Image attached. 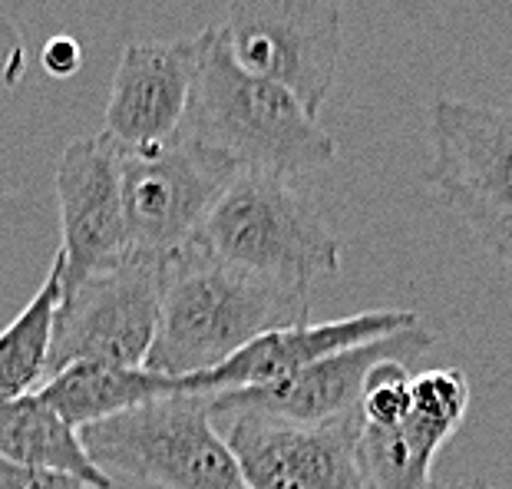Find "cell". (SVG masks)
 I'll return each instance as SVG.
<instances>
[{"mask_svg":"<svg viewBox=\"0 0 512 489\" xmlns=\"http://www.w3.org/2000/svg\"><path fill=\"white\" fill-rule=\"evenodd\" d=\"M470 407V380L460 367H430L410 377V410L397 427L361 423L357 460L367 489H433V460L460 430Z\"/></svg>","mask_w":512,"mask_h":489,"instance_id":"obj_13","label":"cell"},{"mask_svg":"<svg viewBox=\"0 0 512 489\" xmlns=\"http://www.w3.org/2000/svg\"><path fill=\"white\" fill-rule=\"evenodd\" d=\"M238 172L242 169L222 152L189 139H172L146 152H119V202L129 255L166 258L192 245Z\"/></svg>","mask_w":512,"mask_h":489,"instance_id":"obj_7","label":"cell"},{"mask_svg":"<svg viewBox=\"0 0 512 489\" xmlns=\"http://www.w3.org/2000/svg\"><path fill=\"white\" fill-rule=\"evenodd\" d=\"M427 186L476 232L499 265L512 258V116L503 106H430Z\"/></svg>","mask_w":512,"mask_h":489,"instance_id":"obj_5","label":"cell"},{"mask_svg":"<svg viewBox=\"0 0 512 489\" xmlns=\"http://www.w3.org/2000/svg\"><path fill=\"white\" fill-rule=\"evenodd\" d=\"M308 311L304 291L185 245L162 258L159 328L143 367L169 377L212 371L265 331L308 321Z\"/></svg>","mask_w":512,"mask_h":489,"instance_id":"obj_1","label":"cell"},{"mask_svg":"<svg viewBox=\"0 0 512 489\" xmlns=\"http://www.w3.org/2000/svg\"><path fill=\"white\" fill-rule=\"evenodd\" d=\"M450 489H473V486H466V483H456V486H450Z\"/></svg>","mask_w":512,"mask_h":489,"instance_id":"obj_21","label":"cell"},{"mask_svg":"<svg viewBox=\"0 0 512 489\" xmlns=\"http://www.w3.org/2000/svg\"><path fill=\"white\" fill-rule=\"evenodd\" d=\"M344 0H232L219 27L242 70L288 90L318 119L341 63Z\"/></svg>","mask_w":512,"mask_h":489,"instance_id":"obj_6","label":"cell"},{"mask_svg":"<svg viewBox=\"0 0 512 489\" xmlns=\"http://www.w3.org/2000/svg\"><path fill=\"white\" fill-rule=\"evenodd\" d=\"M0 456L34 470L63 473L90 489H113V480L86 456L80 430L63 423L37 394L0 404Z\"/></svg>","mask_w":512,"mask_h":489,"instance_id":"obj_16","label":"cell"},{"mask_svg":"<svg viewBox=\"0 0 512 489\" xmlns=\"http://www.w3.org/2000/svg\"><path fill=\"white\" fill-rule=\"evenodd\" d=\"M433 347V334L427 328L410 324L387 338L344 347L331 357H321L301 371H294L281 380L245 390H225V394H205L212 420L228 414H252L281 423H331L361 414V390L370 374V367L380 361H417Z\"/></svg>","mask_w":512,"mask_h":489,"instance_id":"obj_9","label":"cell"},{"mask_svg":"<svg viewBox=\"0 0 512 489\" xmlns=\"http://www.w3.org/2000/svg\"><path fill=\"white\" fill-rule=\"evenodd\" d=\"M60 295H63V262L57 252L47 278L37 288V295L0 331V404L37 394L40 384L47 380L53 314H57Z\"/></svg>","mask_w":512,"mask_h":489,"instance_id":"obj_17","label":"cell"},{"mask_svg":"<svg viewBox=\"0 0 512 489\" xmlns=\"http://www.w3.org/2000/svg\"><path fill=\"white\" fill-rule=\"evenodd\" d=\"M410 371L403 361H380L370 367L361 390V423L374 430L397 427L410 410Z\"/></svg>","mask_w":512,"mask_h":489,"instance_id":"obj_18","label":"cell"},{"mask_svg":"<svg viewBox=\"0 0 512 489\" xmlns=\"http://www.w3.org/2000/svg\"><path fill=\"white\" fill-rule=\"evenodd\" d=\"M410 324H417V314L403 308L361 311L324 324H288V328L265 331L212 371L179 377V390L182 394H225V390L261 387L301 371V367L321 361V357L344 351V347L387 338V334H397Z\"/></svg>","mask_w":512,"mask_h":489,"instance_id":"obj_14","label":"cell"},{"mask_svg":"<svg viewBox=\"0 0 512 489\" xmlns=\"http://www.w3.org/2000/svg\"><path fill=\"white\" fill-rule=\"evenodd\" d=\"M195 67L199 37L126 43L106 100L103 136L119 152H146L179 139Z\"/></svg>","mask_w":512,"mask_h":489,"instance_id":"obj_12","label":"cell"},{"mask_svg":"<svg viewBox=\"0 0 512 489\" xmlns=\"http://www.w3.org/2000/svg\"><path fill=\"white\" fill-rule=\"evenodd\" d=\"M182 394L179 377L152 374L146 367H116L100 361H80L47 377L37 390V397L60 414L73 430H83L90 423L116 417L123 410H133L146 400Z\"/></svg>","mask_w":512,"mask_h":489,"instance_id":"obj_15","label":"cell"},{"mask_svg":"<svg viewBox=\"0 0 512 489\" xmlns=\"http://www.w3.org/2000/svg\"><path fill=\"white\" fill-rule=\"evenodd\" d=\"M83 67V47L70 34H57L43 47V70L57 80H67Z\"/></svg>","mask_w":512,"mask_h":489,"instance_id":"obj_20","label":"cell"},{"mask_svg":"<svg viewBox=\"0 0 512 489\" xmlns=\"http://www.w3.org/2000/svg\"><path fill=\"white\" fill-rule=\"evenodd\" d=\"M192 245L304 295L341 271V242L328 222L308 195L275 172H238Z\"/></svg>","mask_w":512,"mask_h":489,"instance_id":"obj_3","label":"cell"},{"mask_svg":"<svg viewBox=\"0 0 512 489\" xmlns=\"http://www.w3.org/2000/svg\"><path fill=\"white\" fill-rule=\"evenodd\" d=\"M179 139L222 152L238 169L275 172L291 182L328 166L337 152L288 90L238 67L219 27L199 34V67Z\"/></svg>","mask_w":512,"mask_h":489,"instance_id":"obj_2","label":"cell"},{"mask_svg":"<svg viewBox=\"0 0 512 489\" xmlns=\"http://www.w3.org/2000/svg\"><path fill=\"white\" fill-rule=\"evenodd\" d=\"M86 456L110 476L159 489H245L205 394H172L80 430Z\"/></svg>","mask_w":512,"mask_h":489,"instance_id":"obj_4","label":"cell"},{"mask_svg":"<svg viewBox=\"0 0 512 489\" xmlns=\"http://www.w3.org/2000/svg\"><path fill=\"white\" fill-rule=\"evenodd\" d=\"M0 489H86V486L63 473L34 470V466H24V463H14L0 456Z\"/></svg>","mask_w":512,"mask_h":489,"instance_id":"obj_19","label":"cell"},{"mask_svg":"<svg viewBox=\"0 0 512 489\" xmlns=\"http://www.w3.org/2000/svg\"><path fill=\"white\" fill-rule=\"evenodd\" d=\"M60 262L63 288L119 265L129 255L123 202H119V152L100 136H83L57 162Z\"/></svg>","mask_w":512,"mask_h":489,"instance_id":"obj_11","label":"cell"},{"mask_svg":"<svg viewBox=\"0 0 512 489\" xmlns=\"http://www.w3.org/2000/svg\"><path fill=\"white\" fill-rule=\"evenodd\" d=\"M245 489H367L357 437L361 414L331 423H281L252 414L215 420Z\"/></svg>","mask_w":512,"mask_h":489,"instance_id":"obj_10","label":"cell"},{"mask_svg":"<svg viewBox=\"0 0 512 489\" xmlns=\"http://www.w3.org/2000/svg\"><path fill=\"white\" fill-rule=\"evenodd\" d=\"M162 258L126 255L80 285L63 288L53 314L47 377L80 361L143 367L159 328Z\"/></svg>","mask_w":512,"mask_h":489,"instance_id":"obj_8","label":"cell"}]
</instances>
